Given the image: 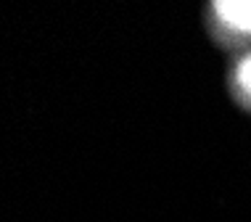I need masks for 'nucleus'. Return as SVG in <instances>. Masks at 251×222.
I'll list each match as a JSON object with an SVG mask.
<instances>
[{"label": "nucleus", "instance_id": "f257e3e1", "mask_svg": "<svg viewBox=\"0 0 251 222\" xmlns=\"http://www.w3.org/2000/svg\"><path fill=\"white\" fill-rule=\"evenodd\" d=\"M217 13L230 29L251 32V3H217Z\"/></svg>", "mask_w": 251, "mask_h": 222}, {"label": "nucleus", "instance_id": "f03ea898", "mask_svg": "<svg viewBox=\"0 0 251 222\" xmlns=\"http://www.w3.org/2000/svg\"><path fill=\"white\" fill-rule=\"evenodd\" d=\"M238 79H241L243 90H246V93H251V56H249L246 61L241 64V69H238Z\"/></svg>", "mask_w": 251, "mask_h": 222}]
</instances>
